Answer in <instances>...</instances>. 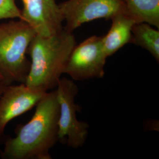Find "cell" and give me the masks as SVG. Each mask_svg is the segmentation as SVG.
<instances>
[{
    "mask_svg": "<svg viewBox=\"0 0 159 159\" xmlns=\"http://www.w3.org/2000/svg\"><path fill=\"white\" fill-rule=\"evenodd\" d=\"M60 108L56 90L48 91L36 105L33 116L6 140L4 159H51L50 150L58 141Z\"/></svg>",
    "mask_w": 159,
    "mask_h": 159,
    "instance_id": "obj_1",
    "label": "cell"
},
{
    "mask_svg": "<svg viewBox=\"0 0 159 159\" xmlns=\"http://www.w3.org/2000/svg\"><path fill=\"white\" fill-rule=\"evenodd\" d=\"M75 45L73 32L64 28L50 36L36 34L27 50L31 63L25 84L46 93L55 89Z\"/></svg>",
    "mask_w": 159,
    "mask_h": 159,
    "instance_id": "obj_2",
    "label": "cell"
},
{
    "mask_svg": "<svg viewBox=\"0 0 159 159\" xmlns=\"http://www.w3.org/2000/svg\"><path fill=\"white\" fill-rule=\"evenodd\" d=\"M35 35L20 19L0 24V74L8 84L25 83L31 63L26 55Z\"/></svg>",
    "mask_w": 159,
    "mask_h": 159,
    "instance_id": "obj_3",
    "label": "cell"
},
{
    "mask_svg": "<svg viewBox=\"0 0 159 159\" xmlns=\"http://www.w3.org/2000/svg\"><path fill=\"white\" fill-rule=\"evenodd\" d=\"M56 89L60 108L58 141L66 142L69 148H81L87 140L89 125L77 117V113L81 110L75 103L78 87L72 80L61 77Z\"/></svg>",
    "mask_w": 159,
    "mask_h": 159,
    "instance_id": "obj_4",
    "label": "cell"
},
{
    "mask_svg": "<svg viewBox=\"0 0 159 159\" xmlns=\"http://www.w3.org/2000/svg\"><path fill=\"white\" fill-rule=\"evenodd\" d=\"M107 58L102 45V36L93 35L74 47L64 74L75 81L101 79L105 74Z\"/></svg>",
    "mask_w": 159,
    "mask_h": 159,
    "instance_id": "obj_5",
    "label": "cell"
},
{
    "mask_svg": "<svg viewBox=\"0 0 159 159\" xmlns=\"http://www.w3.org/2000/svg\"><path fill=\"white\" fill-rule=\"evenodd\" d=\"M66 25L73 32L83 24L101 18L111 19L125 12L121 0H67L58 4Z\"/></svg>",
    "mask_w": 159,
    "mask_h": 159,
    "instance_id": "obj_6",
    "label": "cell"
},
{
    "mask_svg": "<svg viewBox=\"0 0 159 159\" xmlns=\"http://www.w3.org/2000/svg\"><path fill=\"white\" fill-rule=\"evenodd\" d=\"M20 20L27 23L36 34L50 36L64 28L63 16L56 0H21Z\"/></svg>",
    "mask_w": 159,
    "mask_h": 159,
    "instance_id": "obj_7",
    "label": "cell"
},
{
    "mask_svg": "<svg viewBox=\"0 0 159 159\" xmlns=\"http://www.w3.org/2000/svg\"><path fill=\"white\" fill-rule=\"evenodd\" d=\"M47 93L32 89L25 83L7 85L0 96V137L10 121L36 106Z\"/></svg>",
    "mask_w": 159,
    "mask_h": 159,
    "instance_id": "obj_8",
    "label": "cell"
},
{
    "mask_svg": "<svg viewBox=\"0 0 159 159\" xmlns=\"http://www.w3.org/2000/svg\"><path fill=\"white\" fill-rule=\"evenodd\" d=\"M108 33L102 36V45L107 57L111 56L128 43H130L131 31L136 23L125 12L111 19Z\"/></svg>",
    "mask_w": 159,
    "mask_h": 159,
    "instance_id": "obj_9",
    "label": "cell"
},
{
    "mask_svg": "<svg viewBox=\"0 0 159 159\" xmlns=\"http://www.w3.org/2000/svg\"><path fill=\"white\" fill-rule=\"evenodd\" d=\"M125 13L136 23H145L159 29V0H121Z\"/></svg>",
    "mask_w": 159,
    "mask_h": 159,
    "instance_id": "obj_10",
    "label": "cell"
},
{
    "mask_svg": "<svg viewBox=\"0 0 159 159\" xmlns=\"http://www.w3.org/2000/svg\"><path fill=\"white\" fill-rule=\"evenodd\" d=\"M130 43L145 49L159 62V31L148 23H136L131 31Z\"/></svg>",
    "mask_w": 159,
    "mask_h": 159,
    "instance_id": "obj_11",
    "label": "cell"
},
{
    "mask_svg": "<svg viewBox=\"0 0 159 159\" xmlns=\"http://www.w3.org/2000/svg\"><path fill=\"white\" fill-rule=\"evenodd\" d=\"M17 0H0V20L21 17V10L16 5Z\"/></svg>",
    "mask_w": 159,
    "mask_h": 159,
    "instance_id": "obj_12",
    "label": "cell"
},
{
    "mask_svg": "<svg viewBox=\"0 0 159 159\" xmlns=\"http://www.w3.org/2000/svg\"><path fill=\"white\" fill-rule=\"evenodd\" d=\"M7 85H9V84H7L6 82H4V83H2V84H0V96H1V95L2 94V92L4 91L5 87H6V86Z\"/></svg>",
    "mask_w": 159,
    "mask_h": 159,
    "instance_id": "obj_13",
    "label": "cell"
},
{
    "mask_svg": "<svg viewBox=\"0 0 159 159\" xmlns=\"http://www.w3.org/2000/svg\"><path fill=\"white\" fill-rule=\"evenodd\" d=\"M0 81H4L3 77H2V76L1 75V74H0Z\"/></svg>",
    "mask_w": 159,
    "mask_h": 159,
    "instance_id": "obj_14",
    "label": "cell"
},
{
    "mask_svg": "<svg viewBox=\"0 0 159 159\" xmlns=\"http://www.w3.org/2000/svg\"><path fill=\"white\" fill-rule=\"evenodd\" d=\"M4 82H5V81H0V84H2V83H4Z\"/></svg>",
    "mask_w": 159,
    "mask_h": 159,
    "instance_id": "obj_15",
    "label": "cell"
},
{
    "mask_svg": "<svg viewBox=\"0 0 159 159\" xmlns=\"http://www.w3.org/2000/svg\"><path fill=\"white\" fill-rule=\"evenodd\" d=\"M1 149H0V158H1Z\"/></svg>",
    "mask_w": 159,
    "mask_h": 159,
    "instance_id": "obj_16",
    "label": "cell"
}]
</instances>
